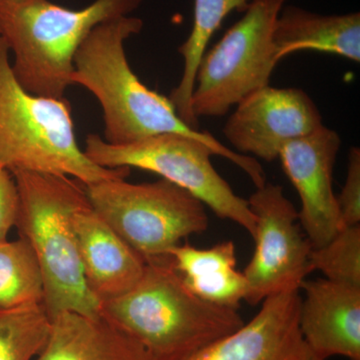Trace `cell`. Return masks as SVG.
<instances>
[{
    "instance_id": "cell-15",
    "label": "cell",
    "mask_w": 360,
    "mask_h": 360,
    "mask_svg": "<svg viewBox=\"0 0 360 360\" xmlns=\"http://www.w3.org/2000/svg\"><path fill=\"white\" fill-rule=\"evenodd\" d=\"M35 360L155 359L105 315L63 312L51 319L49 338Z\"/></svg>"
},
{
    "instance_id": "cell-16",
    "label": "cell",
    "mask_w": 360,
    "mask_h": 360,
    "mask_svg": "<svg viewBox=\"0 0 360 360\" xmlns=\"http://www.w3.org/2000/svg\"><path fill=\"white\" fill-rule=\"evenodd\" d=\"M277 60L296 51L335 54L360 63V14L323 15L297 6L281 8L274 28Z\"/></svg>"
},
{
    "instance_id": "cell-18",
    "label": "cell",
    "mask_w": 360,
    "mask_h": 360,
    "mask_svg": "<svg viewBox=\"0 0 360 360\" xmlns=\"http://www.w3.org/2000/svg\"><path fill=\"white\" fill-rule=\"evenodd\" d=\"M252 0H194L193 25L191 34L180 45L184 58V72L179 85L168 98L184 122L198 129V120L191 110L196 75L206 47L225 18L234 11H245Z\"/></svg>"
},
{
    "instance_id": "cell-12",
    "label": "cell",
    "mask_w": 360,
    "mask_h": 360,
    "mask_svg": "<svg viewBox=\"0 0 360 360\" xmlns=\"http://www.w3.org/2000/svg\"><path fill=\"white\" fill-rule=\"evenodd\" d=\"M300 290L265 298L253 319L186 360H324L300 328Z\"/></svg>"
},
{
    "instance_id": "cell-22",
    "label": "cell",
    "mask_w": 360,
    "mask_h": 360,
    "mask_svg": "<svg viewBox=\"0 0 360 360\" xmlns=\"http://www.w3.org/2000/svg\"><path fill=\"white\" fill-rule=\"evenodd\" d=\"M342 227L360 224V150L352 148L348 155L347 179L336 196Z\"/></svg>"
},
{
    "instance_id": "cell-20",
    "label": "cell",
    "mask_w": 360,
    "mask_h": 360,
    "mask_svg": "<svg viewBox=\"0 0 360 360\" xmlns=\"http://www.w3.org/2000/svg\"><path fill=\"white\" fill-rule=\"evenodd\" d=\"M51 326L44 304L0 311V360L37 359Z\"/></svg>"
},
{
    "instance_id": "cell-13",
    "label": "cell",
    "mask_w": 360,
    "mask_h": 360,
    "mask_svg": "<svg viewBox=\"0 0 360 360\" xmlns=\"http://www.w3.org/2000/svg\"><path fill=\"white\" fill-rule=\"evenodd\" d=\"M300 290V333L314 354L360 360V288L319 278L305 279Z\"/></svg>"
},
{
    "instance_id": "cell-5",
    "label": "cell",
    "mask_w": 360,
    "mask_h": 360,
    "mask_svg": "<svg viewBox=\"0 0 360 360\" xmlns=\"http://www.w3.org/2000/svg\"><path fill=\"white\" fill-rule=\"evenodd\" d=\"M0 37V167L11 172L65 175L84 186L127 179L129 168L99 167L78 146L70 104L26 91Z\"/></svg>"
},
{
    "instance_id": "cell-9",
    "label": "cell",
    "mask_w": 360,
    "mask_h": 360,
    "mask_svg": "<svg viewBox=\"0 0 360 360\" xmlns=\"http://www.w3.org/2000/svg\"><path fill=\"white\" fill-rule=\"evenodd\" d=\"M248 203L255 217V250L243 271L248 285L245 302L257 305L269 296L300 290L312 272V246L283 187L266 182L257 187Z\"/></svg>"
},
{
    "instance_id": "cell-6",
    "label": "cell",
    "mask_w": 360,
    "mask_h": 360,
    "mask_svg": "<svg viewBox=\"0 0 360 360\" xmlns=\"http://www.w3.org/2000/svg\"><path fill=\"white\" fill-rule=\"evenodd\" d=\"M103 180L86 186L90 205L144 262L169 257L181 240L208 227L205 206L167 180Z\"/></svg>"
},
{
    "instance_id": "cell-8",
    "label": "cell",
    "mask_w": 360,
    "mask_h": 360,
    "mask_svg": "<svg viewBox=\"0 0 360 360\" xmlns=\"http://www.w3.org/2000/svg\"><path fill=\"white\" fill-rule=\"evenodd\" d=\"M285 0H252L245 15L225 32L201 59L191 110L200 116H222L251 92L269 85L278 60L274 23Z\"/></svg>"
},
{
    "instance_id": "cell-19",
    "label": "cell",
    "mask_w": 360,
    "mask_h": 360,
    "mask_svg": "<svg viewBox=\"0 0 360 360\" xmlns=\"http://www.w3.org/2000/svg\"><path fill=\"white\" fill-rule=\"evenodd\" d=\"M44 278L27 241L0 243V311L44 304Z\"/></svg>"
},
{
    "instance_id": "cell-1",
    "label": "cell",
    "mask_w": 360,
    "mask_h": 360,
    "mask_svg": "<svg viewBox=\"0 0 360 360\" xmlns=\"http://www.w3.org/2000/svg\"><path fill=\"white\" fill-rule=\"evenodd\" d=\"M143 27L141 18L125 15L97 25L75 54L72 84L91 92L103 112L104 141L125 146L163 134L193 137L210 146L214 155L243 169L257 187L266 176L252 156L240 155L213 135L193 129L180 118L168 97L149 89L130 68L125 42Z\"/></svg>"
},
{
    "instance_id": "cell-7",
    "label": "cell",
    "mask_w": 360,
    "mask_h": 360,
    "mask_svg": "<svg viewBox=\"0 0 360 360\" xmlns=\"http://www.w3.org/2000/svg\"><path fill=\"white\" fill-rule=\"evenodd\" d=\"M84 153L92 162L105 168H139L193 194L220 219L231 220L255 233V217L248 200L240 198L217 172L212 148L205 142L177 134L148 137L125 146H113L97 134H89Z\"/></svg>"
},
{
    "instance_id": "cell-3",
    "label": "cell",
    "mask_w": 360,
    "mask_h": 360,
    "mask_svg": "<svg viewBox=\"0 0 360 360\" xmlns=\"http://www.w3.org/2000/svg\"><path fill=\"white\" fill-rule=\"evenodd\" d=\"M11 174L20 193L15 227L39 262L47 314L51 319L63 312L101 314V303L85 281L73 229V215L89 205L86 186L65 175Z\"/></svg>"
},
{
    "instance_id": "cell-10",
    "label": "cell",
    "mask_w": 360,
    "mask_h": 360,
    "mask_svg": "<svg viewBox=\"0 0 360 360\" xmlns=\"http://www.w3.org/2000/svg\"><path fill=\"white\" fill-rule=\"evenodd\" d=\"M323 127L316 104L300 89L270 85L251 92L236 104L224 134L236 153L274 161L288 142Z\"/></svg>"
},
{
    "instance_id": "cell-11",
    "label": "cell",
    "mask_w": 360,
    "mask_h": 360,
    "mask_svg": "<svg viewBox=\"0 0 360 360\" xmlns=\"http://www.w3.org/2000/svg\"><path fill=\"white\" fill-rule=\"evenodd\" d=\"M341 146L340 135L326 127L288 142L278 158L300 195L298 221L312 248L329 243L342 229L333 191V169Z\"/></svg>"
},
{
    "instance_id": "cell-23",
    "label": "cell",
    "mask_w": 360,
    "mask_h": 360,
    "mask_svg": "<svg viewBox=\"0 0 360 360\" xmlns=\"http://www.w3.org/2000/svg\"><path fill=\"white\" fill-rule=\"evenodd\" d=\"M20 210V193L14 176L8 169L0 167V243L8 239L15 227Z\"/></svg>"
},
{
    "instance_id": "cell-21",
    "label": "cell",
    "mask_w": 360,
    "mask_h": 360,
    "mask_svg": "<svg viewBox=\"0 0 360 360\" xmlns=\"http://www.w3.org/2000/svg\"><path fill=\"white\" fill-rule=\"evenodd\" d=\"M309 264L329 281L360 288V224L342 227L326 245L312 248Z\"/></svg>"
},
{
    "instance_id": "cell-2",
    "label": "cell",
    "mask_w": 360,
    "mask_h": 360,
    "mask_svg": "<svg viewBox=\"0 0 360 360\" xmlns=\"http://www.w3.org/2000/svg\"><path fill=\"white\" fill-rule=\"evenodd\" d=\"M101 314L155 360H186L245 324L238 309L205 302L187 288L172 257L146 262L139 283L101 303Z\"/></svg>"
},
{
    "instance_id": "cell-14",
    "label": "cell",
    "mask_w": 360,
    "mask_h": 360,
    "mask_svg": "<svg viewBox=\"0 0 360 360\" xmlns=\"http://www.w3.org/2000/svg\"><path fill=\"white\" fill-rule=\"evenodd\" d=\"M73 229L85 281L101 303L124 295L139 283L146 262L90 203L73 215Z\"/></svg>"
},
{
    "instance_id": "cell-17",
    "label": "cell",
    "mask_w": 360,
    "mask_h": 360,
    "mask_svg": "<svg viewBox=\"0 0 360 360\" xmlns=\"http://www.w3.org/2000/svg\"><path fill=\"white\" fill-rule=\"evenodd\" d=\"M174 269L189 290L205 302L238 309L248 292L243 272L236 269V245L231 240L210 248L184 243L169 252Z\"/></svg>"
},
{
    "instance_id": "cell-4",
    "label": "cell",
    "mask_w": 360,
    "mask_h": 360,
    "mask_svg": "<svg viewBox=\"0 0 360 360\" xmlns=\"http://www.w3.org/2000/svg\"><path fill=\"white\" fill-rule=\"evenodd\" d=\"M144 0H96L70 9L49 0H0V37L13 54V72L30 94L65 98L75 54L97 25L129 15Z\"/></svg>"
}]
</instances>
